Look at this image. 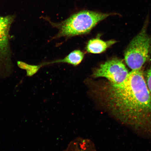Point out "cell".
<instances>
[{
  "instance_id": "8",
  "label": "cell",
  "mask_w": 151,
  "mask_h": 151,
  "mask_svg": "<svg viewBox=\"0 0 151 151\" xmlns=\"http://www.w3.org/2000/svg\"><path fill=\"white\" fill-rule=\"evenodd\" d=\"M146 78L147 86L151 95V67L147 71Z\"/></svg>"
},
{
  "instance_id": "4",
  "label": "cell",
  "mask_w": 151,
  "mask_h": 151,
  "mask_svg": "<svg viewBox=\"0 0 151 151\" xmlns=\"http://www.w3.org/2000/svg\"><path fill=\"white\" fill-rule=\"evenodd\" d=\"M14 19L13 16H0V78L8 76L12 70L9 32Z\"/></svg>"
},
{
  "instance_id": "2",
  "label": "cell",
  "mask_w": 151,
  "mask_h": 151,
  "mask_svg": "<svg viewBox=\"0 0 151 151\" xmlns=\"http://www.w3.org/2000/svg\"><path fill=\"white\" fill-rule=\"evenodd\" d=\"M121 14L116 12L103 13L84 11L72 15L61 23L56 24L59 32L55 38L70 37L88 33L100 22L111 16Z\"/></svg>"
},
{
  "instance_id": "6",
  "label": "cell",
  "mask_w": 151,
  "mask_h": 151,
  "mask_svg": "<svg viewBox=\"0 0 151 151\" xmlns=\"http://www.w3.org/2000/svg\"><path fill=\"white\" fill-rule=\"evenodd\" d=\"M116 41L114 40L104 41L97 37L90 40L86 47V52L90 53L99 54L105 51L107 49L115 44Z\"/></svg>"
},
{
  "instance_id": "3",
  "label": "cell",
  "mask_w": 151,
  "mask_h": 151,
  "mask_svg": "<svg viewBox=\"0 0 151 151\" xmlns=\"http://www.w3.org/2000/svg\"><path fill=\"white\" fill-rule=\"evenodd\" d=\"M150 18L148 12L142 29L132 40L124 52L126 63L132 70H141L150 58L151 36L147 32Z\"/></svg>"
},
{
  "instance_id": "7",
  "label": "cell",
  "mask_w": 151,
  "mask_h": 151,
  "mask_svg": "<svg viewBox=\"0 0 151 151\" xmlns=\"http://www.w3.org/2000/svg\"><path fill=\"white\" fill-rule=\"evenodd\" d=\"M84 55V53L80 50H75L63 59L57 60L50 62L48 64L65 63L75 66H77L82 62L83 59Z\"/></svg>"
},
{
  "instance_id": "1",
  "label": "cell",
  "mask_w": 151,
  "mask_h": 151,
  "mask_svg": "<svg viewBox=\"0 0 151 151\" xmlns=\"http://www.w3.org/2000/svg\"><path fill=\"white\" fill-rule=\"evenodd\" d=\"M106 88L121 123L151 138V95L141 70H132L119 84Z\"/></svg>"
},
{
  "instance_id": "5",
  "label": "cell",
  "mask_w": 151,
  "mask_h": 151,
  "mask_svg": "<svg viewBox=\"0 0 151 151\" xmlns=\"http://www.w3.org/2000/svg\"><path fill=\"white\" fill-rule=\"evenodd\" d=\"M129 73L121 60L113 58L101 64L94 71L92 77L94 78L103 77L110 83L117 84L125 81Z\"/></svg>"
}]
</instances>
